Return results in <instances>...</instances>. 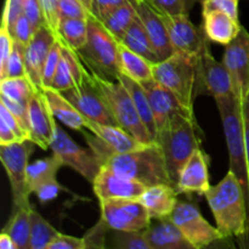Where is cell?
I'll return each mask as SVG.
<instances>
[{
  "mask_svg": "<svg viewBox=\"0 0 249 249\" xmlns=\"http://www.w3.org/2000/svg\"><path fill=\"white\" fill-rule=\"evenodd\" d=\"M204 197L223 237L245 240L248 226L247 204L245 192L236 175L229 170L218 185L209 187Z\"/></svg>",
  "mask_w": 249,
  "mask_h": 249,
  "instance_id": "obj_1",
  "label": "cell"
},
{
  "mask_svg": "<svg viewBox=\"0 0 249 249\" xmlns=\"http://www.w3.org/2000/svg\"><path fill=\"white\" fill-rule=\"evenodd\" d=\"M155 142L160 147L174 186L192 153L201 148V130L196 118L175 116L157 131Z\"/></svg>",
  "mask_w": 249,
  "mask_h": 249,
  "instance_id": "obj_2",
  "label": "cell"
},
{
  "mask_svg": "<svg viewBox=\"0 0 249 249\" xmlns=\"http://www.w3.org/2000/svg\"><path fill=\"white\" fill-rule=\"evenodd\" d=\"M104 165L111 168L117 174L141 182L147 187L162 184L174 186L162 150L156 142L145 143L125 153H114L105 160Z\"/></svg>",
  "mask_w": 249,
  "mask_h": 249,
  "instance_id": "obj_3",
  "label": "cell"
},
{
  "mask_svg": "<svg viewBox=\"0 0 249 249\" xmlns=\"http://www.w3.org/2000/svg\"><path fill=\"white\" fill-rule=\"evenodd\" d=\"M85 66L89 70L90 77H91L95 88L102 96V99L105 100L112 116L116 119L117 125L131 134L140 142H155L146 129L145 124L136 109L135 104H134L133 97L125 85L121 80L105 77L90 68L88 65Z\"/></svg>",
  "mask_w": 249,
  "mask_h": 249,
  "instance_id": "obj_4",
  "label": "cell"
},
{
  "mask_svg": "<svg viewBox=\"0 0 249 249\" xmlns=\"http://www.w3.org/2000/svg\"><path fill=\"white\" fill-rule=\"evenodd\" d=\"M85 65L101 75L117 79L121 74L119 41L92 15L88 19V41L77 51Z\"/></svg>",
  "mask_w": 249,
  "mask_h": 249,
  "instance_id": "obj_5",
  "label": "cell"
},
{
  "mask_svg": "<svg viewBox=\"0 0 249 249\" xmlns=\"http://www.w3.org/2000/svg\"><path fill=\"white\" fill-rule=\"evenodd\" d=\"M197 56L175 51L173 55L153 63V79L169 89L180 102L194 111Z\"/></svg>",
  "mask_w": 249,
  "mask_h": 249,
  "instance_id": "obj_6",
  "label": "cell"
},
{
  "mask_svg": "<svg viewBox=\"0 0 249 249\" xmlns=\"http://www.w3.org/2000/svg\"><path fill=\"white\" fill-rule=\"evenodd\" d=\"M34 146L36 143L31 140L11 145H0V160L9 178L14 208L31 206V194L27 187V169Z\"/></svg>",
  "mask_w": 249,
  "mask_h": 249,
  "instance_id": "obj_7",
  "label": "cell"
},
{
  "mask_svg": "<svg viewBox=\"0 0 249 249\" xmlns=\"http://www.w3.org/2000/svg\"><path fill=\"white\" fill-rule=\"evenodd\" d=\"M85 129L90 131L83 133L90 150L95 153L102 165L105 160L114 153H125L145 145L119 125L101 124L87 119Z\"/></svg>",
  "mask_w": 249,
  "mask_h": 249,
  "instance_id": "obj_8",
  "label": "cell"
},
{
  "mask_svg": "<svg viewBox=\"0 0 249 249\" xmlns=\"http://www.w3.org/2000/svg\"><path fill=\"white\" fill-rule=\"evenodd\" d=\"M209 95L214 99L233 95V85L229 70L212 55L209 43L197 55L195 96Z\"/></svg>",
  "mask_w": 249,
  "mask_h": 249,
  "instance_id": "obj_9",
  "label": "cell"
},
{
  "mask_svg": "<svg viewBox=\"0 0 249 249\" xmlns=\"http://www.w3.org/2000/svg\"><path fill=\"white\" fill-rule=\"evenodd\" d=\"M100 207L101 220L109 230L142 231L151 225L152 218L139 199H107Z\"/></svg>",
  "mask_w": 249,
  "mask_h": 249,
  "instance_id": "obj_10",
  "label": "cell"
},
{
  "mask_svg": "<svg viewBox=\"0 0 249 249\" xmlns=\"http://www.w3.org/2000/svg\"><path fill=\"white\" fill-rule=\"evenodd\" d=\"M170 218L195 249H202L215 241L224 240L219 229L212 226L192 202H178Z\"/></svg>",
  "mask_w": 249,
  "mask_h": 249,
  "instance_id": "obj_11",
  "label": "cell"
},
{
  "mask_svg": "<svg viewBox=\"0 0 249 249\" xmlns=\"http://www.w3.org/2000/svg\"><path fill=\"white\" fill-rule=\"evenodd\" d=\"M50 150L53 155L61 160L62 165L72 168L91 184L102 167L101 162L92 151L90 152L80 147L58 125H56Z\"/></svg>",
  "mask_w": 249,
  "mask_h": 249,
  "instance_id": "obj_12",
  "label": "cell"
},
{
  "mask_svg": "<svg viewBox=\"0 0 249 249\" xmlns=\"http://www.w3.org/2000/svg\"><path fill=\"white\" fill-rule=\"evenodd\" d=\"M61 94L80 112L83 117L89 121L117 125L116 119L112 116L108 106L95 88L87 66L82 82L71 89L63 90Z\"/></svg>",
  "mask_w": 249,
  "mask_h": 249,
  "instance_id": "obj_13",
  "label": "cell"
},
{
  "mask_svg": "<svg viewBox=\"0 0 249 249\" xmlns=\"http://www.w3.org/2000/svg\"><path fill=\"white\" fill-rule=\"evenodd\" d=\"M223 62L232 79L233 95L243 102L249 94V33L245 27L225 45Z\"/></svg>",
  "mask_w": 249,
  "mask_h": 249,
  "instance_id": "obj_14",
  "label": "cell"
},
{
  "mask_svg": "<svg viewBox=\"0 0 249 249\" xmlns=\"http://www.w3.org/2000/svg\"><path fill=\"white\" fill-rule=\"evenodd\" d=\"M162 18L169 33L174 53L179 51L187 55L197 56L211 41L204 33L203 27L197 28L190 21L189 14L172 15L162 11Z\"/></svg>",
  "mask_w": 249,
  "mask_h": 249,
  "instance_id": "obj_15",
  "label": "cell"
},
{
  "mask_svg": "<svg viewBox=\"0 0 249 249\" xmlns=\"http://www.w3.org/2000/svg\"><path fill=\"white\" fill-rule=\"evenodd\" d=\"M145 89L146 95L150 100L155 117L157 131L168 124L175 116H185L189 118H196L195 111L185 107L178 97L169 89L158 83L156 79H148L140 82Z\"/></svg>",
  "mask_w": 249,
  "mask_h": 249,
  "instance_id": "obj_16",
  "label": "cell"
},
{
  "mask_svg": "<svg viewBox=\"0 0 249 249\" xmlns=\"http://www.w3.org/2000/svg\"><path fill=\"white\" fill-rule=\"evenodd\" d=\"M92 189L100 202L107 199H138L147 186L129 178L114 173L111 168L102 165L92 181Z\"/></svg>",
  "mask_w": 249,
  "mask_h": 249,
  "instance_id": "obj_17",
  "label": "cell"
},
{
  "mask_svg": "<svg viewBox=\"0 0 249 249\" xmlns=\"http://www.w3.org/2000/svg\"><path fill=\"white\" fill-rule=\"evenodd\" d=\"M56 38L57 36L53 33V29L48 26H43L36 29L31 43L26 48V77L33 85L34 90L38 92L43 91L44 66Z\"/></svg>",
  "mask_w": 249,
  "mask_h": 249,
  "instance_id": "obj_18",
  "label": "cell"
},
{
  "mask_svg": "<svg viewBox=\"0 0 249 249\" xmlns=\"http://www.w3.org/2000/svg\"><path fill=\"white\" fill-rule=\"evenodd\" d=\"M56 118L43 91H36L28 102V128L31 141L43 150L50 148L56 130Z\"/></svg>",
  "mask_w": 249,
  "mask_h": 249,
  "instance_id": "obj_19",
  "label": "cell"
},
{
  "mask_svg": "<svg viewBox=\"0 0 249 249\" xmlns=\"http://www.w3.org/2000/svg\"><path fill=\"white\" fill-rule=\"evenodd\" d=\"M136 15L142 22L160 61L174 53L169 33L162 18V11L151 0H130Z\"/></svg>",
  "mask_w": 249,
  "mask_h": 249,
  "instance_id": "obj_20",
  "label": "cell"
},
{
  "mask_svg": "<svg viewBox=\"0 0 249 249\" xmlns=\"http://www.w3.org/2000/svg\"><path fill=\"white\" fill-rule=\"evenodd\" d=\"M208 162L206 153L201 148L192 153L179 175V180L175 186L178 194L206 195L211 187Z\"/></svg>",
  "mask_w": 249,
  "mask_h": 249,
  "instance_id": "obj_21",
  "label": "cell"
},
{
  "mask_svg": "<svg viewBox=\"0 0 249 249\" xmlns=\"http://www.w3.org/2000/svg\"><path fill=\"white\" fill-rule=\"evenodd\" d=\"M151 249H195L170 216L157 219L145 230Z\"/></svg>",
  "mask_w": 249,
  "mask_h": 249,
  "instance_id": "obj_22",
  "label": "cell"
},
{
  "mask_svg": "<svg viewBox=\"0 0 249 249\" xmlns=\"http://www.w3.org/2000/svg\"><path fill=\"white\" fill-rule=\"evenodd\" d=\"M61 43H62V53H61L60 62H58L55 77L50 87L58 91L71 89L79 84L85 74V65L80 58L79 53L62 40Z\"/></svg>",
  "mask_w": 249,
  "mask_h": 249,
  "instance_id": "obj_23",
  "label": "cell"
},
{
  "mask_svg": "<svg viewBox=\"0 0 249 249\" xmlns=\"http://www.w3.org/2000/svg\"><path fill=\"white\" fill-rule=\"evenodd\" d=\"M138 199L147 209L152 220L172 215L179 202L177 189L167 184L147 187Z\"/></svg>",
  "mask_w": 249,
  "mask_h": 249,
  "instance_id": "obj_24",
  "label": "cell"
},
{
  "mask_svg": "<svg viewBox=\"0 0 249 249\" xmlns=\"http://www.w3.org/2000/svg\"><path fill=\"white\" fill-rule=\"evenodd\" d=\"M203 16V29L208 39L214 43L228 45L240 33L242 26L238 19L223 11H212Z\"/></svg>",
  "mask_w": 249,
  "mask_h": 249,
  "instance_id": "obj_25",
  "label": "cell"
},
{
  "mask_svg": "<svg viewBox=\"0 0 249 249\" xmlns=\"http://www.w3.org/2000/svg\"><path fill=\"white\" fill-rule=\"evenodd\" d=\"M43 94L56 119L74 130H84L87 118L80 114V112L61 94V91L53 88H45L43 89Z\"/></svg>",
  "mask_w": 249,
  "mask_h": 249,
  "instance_id": "obj_26",
  "label": "cell"
},
{
  "mask_svg": "<svg viewBox=\"0 0 249 249\" xmlns=\"http://www.w3.org/2000/svg\"><path fill=\"white\" fill-rule=\"evenodd\" d=\"M119 43L133 50L134 53L146 57L151 62L157 63L160 61V55L156 51L155 46H153L152 41H151L150 36H148L147 32H146L145 27H143L142 22L139 18L138 15L135 16L134 21L131 22L128 31L122 36Z\"/></svg>",
  "mask_w": 249,
  "mask_h": 249,
  "instance_id": "obj_27",
  "label": "cell"
},
{
  "mask_svg": "<svg viewBox=\"0 0 249 249\" xmlns=\"http://www.w3.org/2000/svg\"><path fill=\"white\" fill-rule=\"evenodd\" d=\"M31 225L32 207L12 208L9 221L2 229L16 243L17 249H31Z\"/></svg>",
  "mask_w": 249,
  "mask_h": 249,
  "instance_id": "obj_28",
  "label": "cell"
},
{
  "mask_svg": "<svg viewBox=\"0 0 249 249\" xmlns=\"http://www.w3.org/2000/svg\"><path fill=\"white\" fill-rule=\"evenodd\" d=\"M117 79L121 80V82L125 85L128 91L130 92L134 104H135L136 109H138L139 114H140L146 129H147V131L150 133L151 138H152V140L155 141L156 135H157V126H156L155 117H153V112H152V107H151V104H150V100H148L147 95H146V91L145 89H143V87L141 85L140 82L128 77V75L123 74V73H121Z\"/></svg>",
  "mask_w": 249,
  "mask_h": 249,
  "instance_id": "obj_29",
  "label": "cell"
},
{
  "mask_svg": "<svg viewBox=\"0 0 249 249\" xmlns=\"http://www.w3.org/2000/svg\"><path fill=\"white\" fill-rule=\"evenodd\" d=\"M61 167H63L62 163L55 155L31 163L27 169V187L29 194H33L39 186L56 181Z\"/></svg>",
  "mask_w": 249,
  "mask_h": 249,
  "instance_id": "obj_30",
  "label": "cell"
},
{
  "mask_svg": "<svg viewBox=\"0 0 249 249\" xmlns=\"http://www.w3.org/2000/svg\"><path fill=\"white\" fill-rule=\"evenodd\" d=\"M119 65L121 72L138 82L152 79L153 62L119 43Z\"/></svg>",
  "mask_w": 249,
  "mask_h": 249,
  "instance_id": "obj_31",
  "label": "cell"
},
{
  "mask_svg": "<svg viewBox=\"0 0 249 249\" xmlns=\"http://www.w3.org/2000/svg\"><path fill=\"white\" fill-rule=\"evenodd\" d=\"M58 38L73 50L79 51L88 41V19L61 18Z\"/></svg>",
  "mask_w": 249,
  "mask_h": 249,
  "instance_id": "obj_32",
  "label": "cell"
},
{
  "mask_svg": "<svg viewBox=\"0 0 249 249\" xmlns=\"http://www.w3.org/2000/svg\"><path fill=\"white\" fill-rule=\"evenodd\" d=\"M136 16V11L134 9L131 2H126V4L122 5V6L117 7L113 11L107 14L99 21L106 27L107 31L117 39L121 40L122 36H124L128 28L130 27L131 22L134 21Z\"/></svg>",
  "mask_w": 249,
  "mask_h": 249,
  "instance_id": "obj_33",
  "label": "cell"
},
{
  "mask_svg": "<svg viewBox=\"0 0 249 249\" xmlns=\"http://www.w3.org/2000/svg\"><path fill=\"white\" fill-rule=\"evenodd\" d=\"M58 231L48 223L38 212L32 209L31 249H48L58 236Z\"/></svg>",
  "mask_w": 249,
  "mask_h": 249,
  "instance_id": "obj_34",
  "label": "cell"
},
{
  "mask_svg": "<svg viewBox=\"0 0 249 249\" xmlns=\"http://www.w3.org/2000/svg\"><path fill=\"white\" fill-rule=\"evenodd\" d=\"M36 92L33 85L27 77L4 78L0 79V95L28 105L29 100Z\"/></svg>",
  "mask_w": 249,
  "mask_h": 249,
  "instance_id": "obj_35",
  "label": "cell"
},
{
  "mask_svg": "<svg viewBox=\"0 0 249 249\" xmlns=\"http://www.w3.org/2000/svg\"><path fill=\"white\" fill-rule=\"evenodd\" d=\"M24 53H26V46H23L18 41L15 40L14 48H12L9 60H7L6 67H5L4 72L0 74V79H4V78L26 77Z\"/></svg>",
  "mask_w": 249,
  "mask_h": 249,
  "instance_id": "obj_36",
  "label": "cell"
},
{
  "mask_svg": "<svg viewBox=\"0 0 249 249\" xmlns=\"http://www.w3.org/2000/svg\"><path fill=\"white\" fill-rule=\"evenodd\" d=\"M113 247L118 249H151L142 231H114Z\"/></svg>",
  "mask_w": 249,
  "mask_h": 249,
  "instance_id": "obj_37",
  "label": "cell"
},
{
  "mask_svg": "<svg viewBox=\"0 0 249 249\" xmlns=\"http://www.w3.org/2000/svg\"><path fill=\"white\" fill-rule=\"evenodd\" d=\"M61 53H62V43H61L60 38L57 36L55 43L51 46L50 51H49V55L45 61V66H44L43 89L51 87V83H53V77H55L56 70H57L58 62H60Z\"/></svg>",
  "mask_w": 249,
  "mask_h": 249,
  "instance_id": "obj_38",
  "label": "cell"
},
{
  "mask_svg": "<svg viewBox=\"0 0 249 249\" xmlns=\"http://www.w3.org/2000/svg\"><path fill=\"white\" fill-rule=\"evenodd\" d=\"M92 16L91 10L88 9L80 0H60L61 18L89 19Z\"/></svg>",
  "mask_w": 249,
  "mask_h": 249,
  "instance_id": "obj_39",
  "label": "cell"
},
{
  "mask_svg": "<svg viewBox=\"0 0 249 249\" xmlns=\"http://www.w3.org/2000/svg\"><path fill=\"white\" fill-rule=\"evenodd\" d=\"M212 11H223L238 19V0H203L202 15Z\"/></svg>",
  "mask_w": 249,
  "mask_h": 249,
  "instance_id": "obj_40",
  "label": "cell"
},
{
  "mask_svg": "<svg viewBox=\"0 0 249 249\" xmlns=\"http://www.w3.org/2000/svg\"><path fill=\"white\" fill-rule=\"evenodd\" d=\"M36 31V29L32 26V23L29 22V19L27 18L26 15L22 14L21 16L17 18L16 23H15L14 29H12L11 32V36H14L15 40L18 41L19 44H22V45L27 48V45L31 43Z\"/></svg>",
  "mask_w": 249,
  "mask_h": 249,
  "instance_id": "obj_41",
  "label": "cell"
},
{
  "mask_svg": "<svg viewBox=\"0 0 249 249\" xmlns=\"http://www.w3.org/2000/svg\"><path fill=\"white\" fill-rule=\"evenodd\" d=\"M24 0H5L4 12H2L1 26L6 27L11 33L17 18L23 14Z\"/></svg>",
  "mask_w": 249,
  "mask_h": 249,
  "instance_id": "obj_42",
  "label": "cell"
},
{
  "mask_svg": "<svg viewBox=\"0 0 249 249\" xmlns=\"http://www.w3.org/2000/svg\"><path fill=\"white\" fill-rule=\"evenodd\" d=\"M23 14L26 15V17L36 29L40 28L43 26H48L40 0H24Z\"/></svg>",
  "mask_w": 249,
  "mask_h": 249,
  "instance_id": "obj_43",
  "label": "cell"
},
{
  "mask_svg": "<svg viewBox=\"0 0 249 249\" xmlns=\"http://www.w3.org/2000/svg\"><path fill=\"white\" fill-rule=\"evenodd\" d=\"M0 119L4 121L5 123L7 124V126L16 134L17 138L19 139V141L31 140L28 131L23 128L21 122H19L18 119L16 118V116H15L10 109H7L2 104H0Z\"/></svg>",
  "mask_w": 249,
  "mask_h": 249,
  "instance_id": "obj_44",
  "label": "cell"
},
{
  "mask_svg": "<svg viewBox=\"0 0 249 249\" xmlns=\"http://www.w3.org/2000/svg\"><path fill=\"white\" fill-rule=\"evenodd\" d=\"M46 23L58 36V24H60V0H40Z\"/></svg>",
  "mask_w": 249,
  "mask_h": 249,
  "instance_id": "obj_45",
  "label": "cell"
},
{
  "mask_svg": "<svg viewBox=\"0 0 249 249\" xmlns=\"http://www.w3.org/2000/svg\"><path fill=\"white\" fill-rule=\"evenodd\" d=\"M15 39L6 27L1 26L0 28V74L4 72L6 67L7 60L10 57L12 48H14Z\"/></svg>",
  "mask_w": 249,
  "mask_h": 249,
  "instance_id": "obj_46",
  "label": "cell"
},
{
  "mask_svg": "<svg viewBox=\"0 0 249 249\" xmlns=\"http://www.w3.org/2000/svg\"><path fill=\"white\" fill-rule=\"evenodd\" d=\"M87 248V242L85 238L73 237V236L63 235L58 233L57 237L50 243L48 249H85Z\"/></svg>",
  "mask_w": 249,
  "mask_h": 249,
  "instance_id": "obj_47",
  "label": "cell"
},
{
  "mask_svg": "<svg viewBox=\"0 0 249 249\" xmlns=\"http://www.w3.org/2000/svg\"><path fill=\"white\" fill-rule=\"evenodd\" d=\"M126 2H130V0H92L91 12L97 19H100Z\"/></svg>",
  "mask_w": 249,
  "mask_h": 249,
  "instance_id": "obj_48",
  "label": "cell"
},
{
  "mask_svg": "<svg viewBox=\"0 0 249 249\" xmlns=\"http://www.w3.org/2000/svg\"><path fill=\"white\" fill-rule=\"evenodd\" d=\"M61 190H62V186L56 180V181L49 182V184L43 185V186H39L38 189L34 190L33 194L38 197L41 203H46V202L55 199L57 197V195L60 194Z\"/></svg>",
  "mask_w": 249,
  "mask_h": 249,
  "instance_id": "obj_49",
  "label": "cell"
},
{
  "mask_svg": "<svg viewBox=\"0 0 249 249\" xmlns=\"http://www.w3.org/2000/svg\"><path fill=\"white\" fill-rule=\"evenodd\" d=\"M157 7H160L162 11L168 12L172 15L179 14H189L186 6L184 4V0H151Z\"/></svg>",
  "mask_w": 249,
  "mask_h": 249,
  "instance_id": "obj_50",
  "label": "cell"
},
{
  "mask_svg": "<svg viewBox=\"0 0 249 249\" xmlns=\"http://www.w3.org/2000/svg\"><path fill=\"white\" fill-rule=\"evenodd\" d=\"M243 122H245V142H246V152H247L248 160V170H249V94L243 101ZM245 241L246 246L249 247V212H248V226H247V235H246Z\"/></svg>",
  "mask_w": 249,
  "mask_h": 249,
  "instance_id": "obj_51",
  "label": "cell"
},
{
  "mask_svg": "<svg viewBox=\"0 0 249 249\" xmlns=\"http://www.w3.org/2000/svg\"><path fill=\"white\" fill-rule=\"evenodd\" d=\"M15 142H22L16 134L7 126L4 121L0 119V145H11Z\"/></svg>",
  "mask_w": 249,
  "mask_h": 249,
  "instance_id": "obj_52",
  "label": "cell"
},
{
  "mask_svg": "<svg viewBox=\"0 0 249 249\" xmlns=\"http://www.w3.org/2000/svg\"><path fill=\"white\" fill-rule=\"evenodd\" d=\"M0 248L1 249H17L16 243L7 233L1 232L0 235Z\"/></svg>",
  "mask_w": 249,
  "mask_h": 249,
  "instance_id": "obj_53",
  "label": "cell"
},
{
  "mask_svg": "<svg viewBox=\"0 0 249 249\" xmlns=\"http://www.w3.org/2000/svg\"><path fill=\"white\" fill-rule=\"evenodd\" d=\"M202 1H203V0H184V4L185 6H186L187 11L190 12V10L195 6V4H197V2H202Z\"/></svg>",
  "mask_w": 249,
  "mask_h": 249,
  "instance_id": "obj_54",
  "label": "cell"
},
{
  "mask_svg": "<svg viewBox=\"0 0 249 249\" xmlns=\"http://www.w3.org/2000/svg\"><path fill=\"white\" fill-rule=\"evenodd\" d=\"M80 1L83 2V4L85 5V6L88 7V9L91 10V5H92V0H80Z\"/></svg>",
  "mask_w": 249,
  "mask_h": 249,
  "instance_id": "obj_55",
  "label": "cell"
}]
</instances>
